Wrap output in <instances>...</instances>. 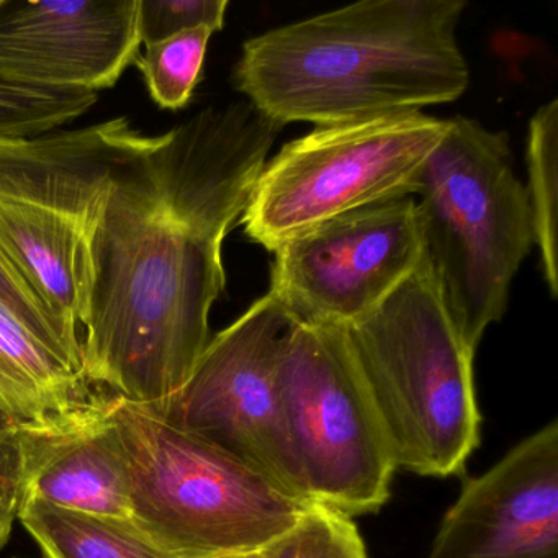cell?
I'll return each instance as SVG.
<instances>
[{
	"label": "cell",
	"instance_id": "obj_1",
	"mask_svg": "<svg viewBox=\"0 0 558 558\" xmlns=\"http://www.w3.org/2000/svg\"><path fill=\"white\" fill-rule=\"evenodd\" d=\"M280 130L250 100L208 107L116 172L89 238L87 384L151 410L184 387L227 286L221 246Z\"/></svg>",
	"mask_w": 558,
	"mask_h": 558
},
{
	"label": "cell",
	"instance_id": "obj_2",
	"mask_svg": "<svg viewBox=\"0 0 558 558\" xmlns=\"http://www.w3.org/2000/svg\"><path fill=\"white\" fill-rule=\"evenodd\" d=\"M463 0H365L251 38L234 84L279 125L407 116L470 84L457 41Z\"/></svg>",
	"mask_w": 558,
	"mask_h": 558
},
{
	"label": "cell",
	"instance_id": "obj_3",
	"mask_svg": "<svg viewBox=\"0 0 558 558\" xmlns=\"http://www.w3.org/2000/svg\"><path fill=\"white\" fill-rule=\"evenodd\" d=\"M424 263L469 349L499 322L519 267L535 244L525 185L508 135L476 120H447L416 194Z\"/></svg>",
	"mask_w": 558,
	"mask_h": 558
},
{
	"label": "cell",
	"instance_id": "obj_4",
	"mask_svg": "<svg viewBox=\"0 0 558 558\" xmlns=\"http://www.w3.org/2000/svg\"><path fill=\"white\" fill-rule=\"evenodd\" d=\"M395 469L462 475L480 444L475 352L453 326L427 264L344 328Z\"/></svg>",
	"mask_w": 558,
	"mask_h": 558
},
{
	"label": "cell",
	"instance_id": "obj_5",
	"mask_svg": "<svg viewBox=\"0 0 558 558\" xmlns=\"http://www.w3.org/2000/svg\"><path fill=\"white\" fill-rule=\"evenodd\" d=\"M130 470V519L171 558L269 547L315 506L227 450L107 395Z\"/></svg>",
	"mask_w": 558,
	"mask_h": 558
},
{
	"label": "cell",
	"instance_id": "obj_6",
	"mask_svg": "<svg viewBox=\"0 0 558 558\" xmlns=\"http://www.w3.org/2000/svg\"><path fill=\"white\" fill-rule=\"evenodd\" d=\"M446 129L423 112L316 126L267 162L241 218L246 236L274 253L339 215L413 197Z\"/></svg>",
	"mask_w": 558,
	"mask_h": 558
},
{
	"label": "cell",
	"instance_id": "obj_7",
	"mask_svg": "<svg viewBox=\"0 0 558 558\" xmlns=\"http://www.w3.org/2000/svg\"><path fill=\"white\" fill-rule=\"evenodd\" d=\"M277 388L310 499L348 518L378 511L397 469L344 328L295 323Z\"/></svg>",
	"mask_w": 558,
	"mask_h": 558
},
{
	"label": "cell",
	"instance_id": "obj_8",
	"mask_svg": "<svg viewBox=\"0 0 558 558\" xmlns=\"http://www.w3.org/2000/svg\"><path fill=\"white\" fill-rule=\"evenodd\" d=\"M295 323L270 293L256 300L210 339L179 393L153 411L313 502L293 457L277 388L280 352Z\"/></svg>",
	"mask_w": 558,
	"mask_h": 558
},
{
	"label": "cell",
	"instance_id": "obj_9",
	"mask_svg": "<svg viewBox=\"0 0 558 558\" xmlns=\"http://www.w3.org/2000/svg\"><path fill=\"white\" fill-rule=\"evenodd\" d=\"M274 256L269 293L296 323L348 328L423 263L416 202L393 198L339 215Z\"/></svg>",
	"mask_w": 558,
	"mask_h": 558
},
{
	"label": "cell",
	"instance_id": "obj_10",
	"mask_svg": "<svg viewBox=\"0 0 558 558\" xmlns=\"http://www.w3.org/2000/svg\"><path fill=\"white\" fill-rule=\"evenodd\" d=\"M138 0H0V80L97 93L138 58Z\"/></svg>",
	"mask_w": 558,
	"mask_h": 558
},
{
	"label": "cell",
	"instance_id": "obj_11",
	"mask_svg": "<svg viewBox=\"0 0 558 558\" xmlns=\"http://www.w3.org/2000/svg\"><path fill=\"white\" fill-rule=\"evenodd\" d=\"M426 558H558V421L463 482Z\"/></svg>",
	"mask_w": 558,
	"mask_h": 558
},
{
	"label": "cell",
	"instance_id": "obj_12",
	"mask_svg": "<svg viewBox=\"0 0 558 558\" xmlns=\"http://www.w3.org/2000/svg\"><path fill=\"white\" fill-rule=\"evenodd\" d=\"M158 142L125 117L28 138L0 136V198L63 215L90 238L116 172Z\"/></svg>",
	"mask_w": 558,
	"mask_h": 558
},
{
	"label": "cell",
	"instance_id": "obj_13",
	"mask_svg": "<svg viewBox=\"0 0 558 558\" xmlns=\"http://www.w3.org/2000/svg\"><path fill=\"white\" fill-rule=\"evenodd\" d=\"M22 502H50L130 518V470L107 395L86 410L44 426L19 427Z\"/></svg>",
	"mask_w": 558,
	"mask_h": 558
},
{
	"label": "cell",
	"instance_id": "obj_14",
	"mask_svg": "<svg viewBox=\"0 0 558 558\" xmlns=\"http://www.w3.org/2000/svg\"><path fill=\"white\" fill-rule=\"evenodd\" d=\"M0 254L54 312L83 323L89 303V238L76 221L0 198Z\"/></svg>",
	"mask_w": 558,
	"mask_h": 558
},
{
	"label": "cell",
	"instance_id": "obj_15",
	"mask_svg": "<svg viewBox=\"0 0 558 558\" xmlns=\"http://www.w3.org/2000/svg\"><path fill=\"white\" fill-rule=\"evenodd\" d=\"M99 400L84 374L0 306V417L17 427L44 426Z\"/></svg>",
	"mask_w": 558,
	"mask_h": 558
},
{
	"label": "cell",
	"instance_id": "obj_16",
	"mask_svg": "<svg viewBox=\"0 0 558 558\" xmlns=\"http://www.w3.org/2000/svg\"><path fill=\"white\" fill-rule=\"evenodd\" d=\"M19 521L47 558H171L130 518L27 499L21 505Z\"/></svg>",
	"mask_w": 558,
	"mask_h": 558
},
{
	"label": "cell",
	"instance_id": "obj_17",
	"mask_svg": "<svg viewBox=\"0 0 558 558\" xmlns=\"http://www.w3.org/2000/svg\"><path fill=\"white\" fill-rule=\"evenodd\" d=\"M529 207L534 223L535 244L541 253L545 286L558 296V102L542 106L529 122L527 148Z\"/></svg>",
	"mask_w": 558,
	"mask_h": 558
},
{
	"label": "cell",
	"instance_id": "obj_18",
	"mask_svg": "<svg viewBox=\"0 0 558 558\" xmlns=\"http://www.w3.org/2000/svg\"><path fill=\"white\" fill-rule=\"evenodd\" d=\"M97 93L0 80V136L28 138L68 125L96 106Z\"/></svg>",
	"mask_w": 558,
	"mask_h": 558
},
{
	"label": "cell",
	"instance_id": "obj_19",
	"mask_svg": "<svg viewBox=\"0 0 558 558\" xmlns=\"http://www.w3.org/2000/svg\"><path fill=\"white\" fill-rule=\"evenodd\" d=\"M211 35L210 28H194L146 47L140 70L161 109L181 110L191 102Z\"/></svg>",
	"mask_w": 558,
	"mask_h": 558
},
{
	"label": "cell",
	"instance_id": "obj_20",
	"mask_svg": "<svg viewBox=\"0 0 558 558\" xmlns=\"http://www.w3.org/2000/svg\"><path fill=\"white\" fill-rule=\"evenodd\" d=\"M0 306L24 323L41 342L57 352L71 367L84 374L83 341L77 325L54 312L22 279L21 274L0 254Z\"/></svg>",
	"mask_w": 558,
	"mask_h": 558
},
{
	"label": "cell",
	"instance_id": "obj_21",
	"mask_svg": "<svg viewBox=\"0 0 558 558\" xmlns=\"http://www.w3.org/2000/svg\"><path fill=\"white\" fill-rule=\"evenodd\" d=\"M264 558H368L348 515L315 505L302 521L263 550Z\"/></svg>",
	"mask_w": 558,
	"mask_h": 558
},
{
	"label": "cell",
	"instance_id": "obj_22",
	"mask_svg": "<svg viewBox=\"0 0 558 558\" xmlns=\"http://www.w3.org/2000/svg\"><path fill=\"white\" fill-rule=\"evenodd\" d=\"M228 0H138V37L146 47L194 28H223Z\"/></svg>",
	"mask_w": 558,
	"mask_h": 558
},
{
	"label": "cell",
	"instance_id": "obj_23",
	"mask_svg": "<svg viewBox=\"0 0 558 558\" xmlns=\"http://www.w3.org/2000/svg\"><path fill=\"white\" fill-rule=\"evenodd\" d=\"M22 505L19 427L0 417V548L8 544Z\"/></svg>",
	"mask_w": 558,
	"mask_h": 558
},
{
	"label": "cell",
	"instance_id": "obj_24",
	"mask_svg": "<svg viewBox=\"0 0 558 558\" xmlns=\"http://www.w3.org/2000/svg\"><path fill=\"white\" fill-rule=\"evenodd\" d=\"M225 558H264V557H263V550H260V551H253V554L231 555V557H225Z\"/></svg>",
	"mask_w": 558,
	"mask_h": 558
}]
</instances>
